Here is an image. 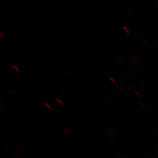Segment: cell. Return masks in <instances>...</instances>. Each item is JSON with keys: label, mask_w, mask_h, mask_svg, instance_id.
<instances>
[{"label": "cell", "mask_w": 158, "mask_h": 158, "mask_svg": "<svg viewBox=\"0 0 158 158\" xmlns=\"http://www.w3.org/2000/svg\"><path fill=\"white\" fill-rule=\"evenodd\" d=\"M56 100L58 104H59L60 106H63V105L62 101L61 100H60L59 98H56Z\"/></svg>", "instance_id": "obj_1"}, {"label": "cell", "mask_w": 158, "mask_h": 158, "mask_svg": "<svg viewBox=\"0 0 158 158\" xmlns=\"http://www.w3.org/2000/svg\"><path fill=\"white\" fill-rule=\"evenodd\" d=\"M0 35H1V36L2 38H4V36L3 34H2V32H0Z\"/></svg>", "instance_id": "obj_6"}, {"label": "cell", "mask_w": 158, "mask_h": 158, "mask_svg": "<svg viewBox=\"0 0 158 158\" xmlns=\"http://www.w3.org/2000/svg\"><path fill=\"white\" fill-rule=\"evenodd\" d=\"M12 68L14 69H15V70L17 71V72H20V70L17 68V66H15V65H12Z\"/></svg>", "instance_id": "obj_3"}, {"label": "cell", "mask_w": 158, "mask_h": 158, "mask_svg": "<svg viewBox=\"0 0 158 158\" xmlns=\"http://www.w3.org/2000/svg\"><path fill=\"white\" fill-rule=\"evenodd\" d=\"M109 79H110V80L111 81H113L114 83H116V82H115V81L114 80V79L112 77H109Z\"/></svg>", "instance_id": "obj_5"}, {"label": "cell", "mask_w": 158, "mask_h": 158, "mask_svg": "<svg viewBox=\"0 0 158 158\" xmlns=\"http://www.w3.org/2000/svg\"><path fill=\"white\" fill-rule=\"evenodd\" d=\"M44 105L46 107L48 108L49 110H52V107H51V106L48 104V103H46V102H44Z\"/></svg>", "instance_id": "obj_2"}, {"label": "cell", "mask_w": 158, "mask_h": 158, "mask_svg": "<svg viewBox=\"0 0 158 158\" xmlns=\"http://www.w3.org/2000/svg\"><path fill=\"white\" fill-rule=\"evenodd\" d=\"M123 29H124L125 31L128 34H129V33H130V31H129V30H128V28H127V27H123Z\"/></svg>", "instance_id": "obj_4"}]
</instances>
